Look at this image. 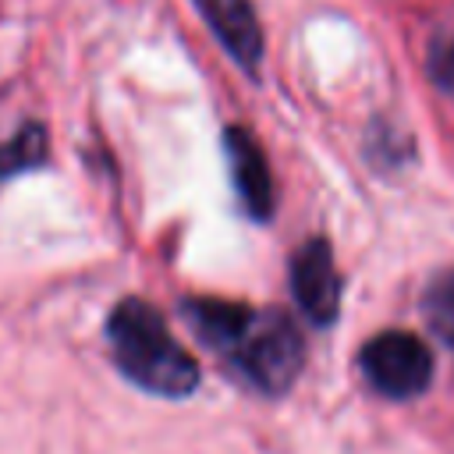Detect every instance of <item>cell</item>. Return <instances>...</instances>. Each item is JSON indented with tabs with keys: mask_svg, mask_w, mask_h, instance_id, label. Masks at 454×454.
Instances as JSON below:
<instances>
[{
	"mask_svg": "<svg viewBox=\"0 0 454 454\" xmlns=\"http://www.w3.org/2000/svg\"><path fill=\"white\" fill-rule=\"evenodd\" d=\"M184 316L209 348L223 351L266 394L287 390L305 362L298 326L277 309L255 312L241 301L188 298Z\"/></svg>",
	"mask_w": 454,
	"mask_h": 454,
	"instance_id": "1",
	"label": "cell"
},
{
	"mask_svg": "<svg viewBox=\"0 0 454 454\" xmlns=\"http://www.w3.org/2000/svg\"><path fill=\"white\" fill-rule=\"evenodd\" d=\"M46 160V131L39 124H21L4 145H0V181L25 174Z\"/></svg>",
	"mask_w": 454,
	"mask_h": 454,
	"instance_id": "7",
	"label": "cell"
},
{
	"mask_svg": "<svg viewBox=\"0 0 454 454\" xmlns=\"http://www.w3.org/2000/svg\"><path fill=\"white\" fill-rule=\"evenodd\" d=\"M195 7L213 28V35L231 50V57L255 74L262 57V32L248 0H195Z\"/></svg>",
	"mask_w": 454,
	"mask_h": 454,
	"instance_id": "6",
	"label": "cell"
},
{
	"mask_svg": "<svg viewBox=\"0 0 454 454\" xmlns=\"http://www.w3.org/2000/svg\"><path fill=\"white\" fill-rule=\"evenodd\" d=\"M223 153L234 174V188L245 202V209L259 220L273 213V177L270 163L262 156V145L245 131V128H227L223 131Z\"/></svg>",
	"mask_w": 454,
	"mask_h": 454,
	"instance_id": "5",
	"label": "cell"
},
{
	"mask_svg": "<svg viewBox=\"0 0 454 454\" xmlns=\"http://www.w3.org/2000/svg\"><path fill=\"white\" fill-rule=\"evenodd\" d=\"M422 312H426L433 333H436L443 344L454 348V270L440 273V277L426 287V294H422Z\"/></svg>",
	"mask_w": 454,
	"mask_h": 454,
	"instance_id": "8",
	"label": "cell"
},
{
	"mask_svg": "<svg viewBox=\"0 0 454 454\" xmlns=\"http://www.w3.org/2000/svg\"><path fill=\"white\" fill-rule=\"evenodd\" d=\"M291 287H294L301 312L312 323H319V326L333 323V316L340 309V277H337L333 252H330L326 238H312L294 252Z\"/></svg>",
	"mask_w": 454,
	"mask_h": 454,
	"instance_id": "4",
	"label": "cell"
},
{
	"mask_svg": "<svg viewBox=\"0 0 454 454\" xmlns=\"http://www.w3.org/2000/svg\"><path fill=\"white\" fill-rule=\"evenodd\" d=\"M362 372L372 383V390L404 401V397H415L429 387L433 355L415 333L387 330V333H376L362 348Z\"/></svg>",
	"mask_w": 454,
	"mask_h": 454,
	"instance_id": "3",
	"label": "cell"
},
{
	"mask_svg": "<svg viewBox=\"0 0 454 454\" xmlns=\"http://www.w3.org/2000/svg\"><path fill=\"white\" fill-rule=\"evenodd\" d=\"M429 74H433V82H436L447 96H454V39H447L443 46H436V50H433Z\"/></svg>",
	"mask_w": 454,
	"mask_h": 454,
	"instance_id": "9",
	"label": "cell"
},
{
	"mask_svg": "<svg viewBox=\"0 0 454 454\" xmlns=\"http://www.w3.org/2000/svg\"><path fill=\"white\" fill-rule=\"evenodd\" d=\"M106 340L117 369L142 390L160 397H184L199 387L195 358L174 340L163 316L142 301L124 298L106 319Z\"/></svg>",
	"mask_w": 454,
	"mask_h": 454,
	"instance_id": "2",
	"label": "cell"
}]
</instances>
